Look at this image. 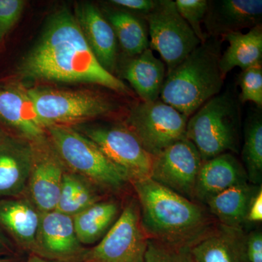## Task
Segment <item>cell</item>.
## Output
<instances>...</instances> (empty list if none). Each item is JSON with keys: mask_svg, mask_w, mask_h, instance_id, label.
Masks as SVG:
<instances>
[{"mask_svg": "<svg viewBox=\"0 0 262 262\" xmlns=\"http://www.w3.org/2000/svg\"><path fill=\"white\" fill-rule=\"evenodd\" d=\"M143 262H194L189 250L173 247L155 239H148Z\"/></svg>", "mask_w": 262, "mask_h": 262, "instance_id": "cell-30", "label": "cell"}, {"mask_svg": "<svg viewBox=\"0 0 262 262\" xmlns=\"http://www.w3.org/2000/svg\"><path fill=\"white\" fill-rule=\"evenodd\" d=\"M32 160V142L3 139L0 142V198L18 196L27 191Z\"/></svg>", "mask_w": 262, "mask_h": 262, "instance_id": "cell-18", "label": "cell"}, {"mask_svg": "<svg viewBox=\"0 0 262 262\" xmlns=\"http://www.w3.org/2000/svg\"><path fill=\"white\" fill-rule=\"evenodd\" d=\"M101 192L98 187L78 174L65 171L56 210L73 217L102 201Z\"/></svg>", "mask_w": 262, "mask_h": 262, "instance_id": "cell-26", "label": "cell"}, {"mask_svg": "<svg viewBox=\"0 0 262 262\" xmlns=\"http://www.w3.org/2000/svg\"><path fill=\"white\" fill-rule=\"evenodd\" d=\"M241 156L248 182L253 185H261L262 115L259 108L250 114L245 122Z\"/></svg>", "mask_w": 262, "mask_h": 262, "instance_id": "cell-27", "label": "cell"}, {"mask_svg": "<svg viewBox=\"0 0 262 262\" xmlns=\"http://www.w3.org/2000/svg\"><path fill=\"white\" fill-rule=\"evenodd\" d=\"M2 141H3V138H2L1 134H0V142H1Z\"/></svg>", "mask_w": 262, "mask_h": 262, "instance_id": "cell-38", "label": "cell"}, {"mask_svg": "<svg viewBox=\"0 0 262 262\" xmlns=\"http://www.w3.org/2000/svg\"><path fill=\"white\" fill-rule=\"evenodd\" d=\"M103 15L113 27L125 56H137L149 48L147 24L144 18L120 9L110 10Z\"/></svg>", "mask_w": 262, "mask_h": 262, "instance_id": "cell-25", "label": "cell"}, {"mask_svg": "<svg viewBox=\"0 0 262 262\" xmlns=\"http://www.w3.org/2000/svg\"><path fill=\"white\" fill-rule=\"evenodd\" d=\"M203 163L195 146L187 139L169 146L153 157L150 179L191 201H194L196 177Z\"/></svg>", "mask_w": 262, "mask_h": 262, "instance_id": "cell-11", "label": "cell"}, {"mask_svg": "<svg viewBox=\"0 0 262 262\" xmlns=\"http://www.w3.org/2000/svg\"><path fill=\"white\" fill-rule=\"evenodd\" d=\"M75 17L100 64L115 75L118 64V42L102 12L91 3H81L76 8Z\"/></svg>", "mask_w": 262, "mask_h": 262, "instance_id": "cell-16", "label": "cell"}, {"mask_svg": "<svg viewBox=\"0 0 262 262\" xmlns=\"http://www.w3.org/2000/svg\"><path fill=\"white\" fill-rule=\"evenodd\" d=\"M33 160L28 191L29 200L40 213L56 210L62 179L66 171L53 146L45 143V138L32 142Z\"/></svg>", "mask_w": 262, "mask_h": 262, "instance_id": "cell-12", "label": "cell"}, {"mask_svg": "<svg viewBox=\"0 0 262 262\" xmlns=\"http://www.w3.org/2000/svg\"><path fill=\"white\" fill-rule=\"evenodd\" d=\"M122 208L115 200H102L74 215L77 238L82 246L101 241L114 225Z\"/></svg>", "mask_w": 262, "mask_h": 262, "instance_id": "cell-24", "label": "cell"}, {"mask_svg": "<svg viewBox=\"0 0 262 262\" xmlns=\"http://www.w3.org/2000/svg\"><path fill=\"white\" fill-rule=\"evenodd\" d=\"M189 117L158 99L138 102L127 112L123 124L144 149L155 156L177 141L187 139Z\"/></svg>", "mask_w": 262, "mask_h": 262, "instance_id": "cell-7", "label": "cell"}, {"mask_svg": "<svg viewBox=\"0 0 262 262\" xmlns=\"http://www.w3.org/2000/svg\"><path fill=\"white\" fill-rule=\"evenodd\" d=\"M241 112L230 90L213 96L189 117L186 138L203 161L224 153H238Z\"/></svg>", "mask_w": 262, "mask_h": 262, "instance_id": "cell-4", "label": "cell"}, {"mask_svg": "<svg viewBox=\"0 0 262 262\" xmlns=\"http://www.w3.org/2000/svg\"><path fill=\"white\" fill-rule=\"evenodd\" d=\"M27 262H82L81 261H61V260L49 259L32 253Z\"/></svg>", "mask_w": 262, "mask_h": 262, "instance_id": "cell-35", "label": "cell"}, {"mask_svg": "<svg viewBox=\"0 0 262 262\" xmlns=\"http://www.w3.org/2000/svg\"><path fill=\"white\" fill-rule=\"evenodd\" d=\"M24 5L22 0H0V42L18 22Z\"/></svg>", "mask_w": 262, "mask_h": 262, "instance_id": "cell-31", "label": "cell"}, {"mask_svg": "<svg viewBox=\"0 0 262 262\" xmlns=\"http://www.w3.org/2000/svg\"><path fill=\"white\" fill-rule=\"evenodd\" d=\"M246 251L248 262H262V232L256 229L247 233Z\"/></svg>", "mask_w": 262, "mask_h": 262, "instance_id": "cell-33", "label": "cell"}, {"mask_svg": "<svg viewBox=\"0 0 262 262\" xmlns=\"http://www.w3.org/2000/svg\"><path fill=\"white\" fill-rule=\"evenodd\" d=\"M0 262H15L13 259H8V258H3L0 259Z\"/></svg>", "mask_w": 262, "mask_h": 262, "instance_id": "cell-37", "label": "cell"}, {"mask_svg": "<svg viewBox=\"0 0 262 262\" xmlns=\"http://www.w3.org/2000/svg\"><path fill=\"white\" fill-rule=\"evenodd\" d=\"M246 239L242 227L216 222L189 253L194 262H248Z\"/></svg>", "mask_w": 262, "mask_h": 262, "instance_id": "cell-15", "label": "cell"}, {"mask_svg": "<svg viewBox=\"0 0 262 262\" xmlns=\"http://www.w3.org/2000/svg\"><path fill=\"white\" fill-rule=\"evenodd\" d=\"M46 130L52 146L63 165L92 183L101 192H120L130 184L125 171L74 127L52 126Z\"/></svg>", "mask_w": 262, "mask_h": 262, "instance_id": "cell-5", "label": "cell"}, {"mask_svg": "<svg viewBox=\"0 0 262 262\" xmlns=\"http://www.w3.org/2000/svg\"><path fill=\"white\" fill-rule=\"evenodd\" d=\"M39 122L47 129L70 126L114 115L120 108L107 95L94 91L51 89L27 90Z\"/></svg>", "mask_w": 262, "mask_h": 262, "instance_id": "cell-6", "label": "cell"}, {"mask_svg": "<svg viewBox=\"0 0 262 262\" xmlns=\"http://www.w3.org/2000/svg\"><path fill=\"white\" fill-rule=\"evenodd\" d=\"M148 239L141 225L139 202L130 198L104 237L86 250L82 262H143Z\"/></svg>", "mask_w": 262, "mask_h": 262, "instance_id": "cell-9", "label": "cell"}, {"mask_svg": "<svg viewBox=\"0 0 262 262\" xmlns=\"http://www.w3.org/2000/svg\"><path fill=\"white\" fill-rule=\"evenodd\" d=\"M222 39L229 43L220 60V70L225 78L235 67L243 71L262 66V25L250 29L246 34L239 32L226 34Z\"/></svg>", "mask_w": 262, "mask_h": 262, "instance_id": "cell-23", "label": "cell"}, {"mask_svg": "<svg viewBox=\"0 0 262 262\" xmlns=\"http://www.w3.org/2000/svg\"><path fill=\"white\" fill-rule=\"evenodd\" d=\"M208 37L222 38L262 25L261 0H208L203 21Z\"/></svg>", "mask_w": 262, "mask_h": 262, "instance_id": "cell-14", "label": "cell"}, {"mask_svg": "<svg viewBox=\"0 0 262 262\" xmlns=\"http://www.w3.org/2000/svg\"><path fill=\"white\" fill-rule=\"evenodd\" d=\"M10 251L9 245L5 236L0 232V254Z\"/></svg>", "mask_w": 262, "mask_h": 262, "instance_id": "cell-36", "label": "cell"}, {"mask_svg": "<svg viewBox=\"0 0 262 262\" xmlns=\"http://www.w3.org/2000/svg\"><path fill=\"white\" fill-rule=\"evenodd\" d=\"M248 182L244 165L232 153H224L203 161L198 173L194 198L204 205L226 189Z\"/></svg>", "mask_w": 262, "mask_h": 262, "instance_id": "cell-17", "label": "cell"}, {"mask_svg": "<svg viewBox=\"0 0 262 262\" xmlns=\"http://www.w3.org/2000/svg\"><path fill=\"white\" fill-rule=\"evenodd\" d=\"M175 5L181 16L184 19L201 43L208 39L203 31V24L208 10V0H176Z\"/></svg>", "mask_w": 262, "mask_h": 262, "instance_id": "cell-29", "label": "cell"}, {"mask_svg": "<svg viewBox=\"0 0 262 262\" xmlns=\"http://www.w3.org/2000/svg\"><path fill=\"white\" fill-rule=\"evenodd\" d=\"M262 221V186H260L257 192L253 196L250 203L247 215H246V225L258 224Z\"/></svg>", "mask_w": 262, "mask_h": 262, "instance_id": "cell-34", "label": "cell"}, {"mask_svg": "<svg viewBox=\"0 0 262 262\" xmlns=\"http://www.w3.org/2000/svg\"><path fill=\"white\" fill-rule=\"evenodd\" d=\"M260 186L249 182L234 186L210 198L205 206L219 223L244 228L250 203Z\"/></svg>", "mask_w": 262, "mask_h": 262, "instance_id": "cell-22", "label": "cell"}, {"mask_svg": "<svg viewBox=\"0 0 262 262\" xmlns=\"http://www.w3.org/2000/svg\"><path fill=\"white\" fill-rule=\"evenodd\" d=\"M222 38L208 37L165 76L160 99L188 117L220 94L225 77L220 68Z\"/></svg>", "mask_w": 262, "mask_h": 262, "instance_id": "cell-3", "label": "cell"}, {"mask_svg": "<svg viewBox=\"0 0 262 262\" xmlns=\"http://www.w3.org/2000/svg\"><path fill=\"white\" fill-rule=\"evenodd\" d=\"M237 84L241 88L238 96L239 103L251 101L261 110L262 66L250 67L237 75Z\"/></svg>", "mask_w": 262, "mask_h": 262, "instance_id": "cell-28", "label": "cell"}, {"mask_svg": "<svg viewBox=\"0 0 262 262\" xmlns=\"http://www.w3.org/2000/svg\"><path fill=\"white\" fill-rule=\"evenodd\" d=\"M19 73L29 80L93 83L117 94H132L121 79L100 64L75 15L66 8L52 15L42 36L22 60Z\"/></svg>", "mask_w": 262, "mask_h": 262, "instance_id": "cell-1", "label": "cell"}, {"mask_svg": "<svg viewBox=\"0 0 262 262\" xmlns=\"http://www.w3.org/2000/svg\"><path fill=\"white\" fill-rule=\"evenodd\" d=\"M144 20L147 24L149 48L159 53L166 74L201 44L179 14L173 0H157L156 6Z\"/></svg>", "mask_w": 262, "mask_h": 262, "instance_id": "cell-8", "label": "cell"}, {"mask_svg": "<svg viewBox=\"0 0 262 262\" xmlns=\"http://www.w3.org/2000/svg\"><path fill=\"white\" fill-rule=\"evenodd\" d=\"M148 238L189 250L216 223L206 206L150 178L130 183Z\"/></svg>", "mask_w": 262, "mask_h": 262, "instance_id": "cell-2", "label": "cell"}, {"mask_svg": "<svg viewBox=\"0 0 262 262\" xmlns=\"http://www.w3.org/2000/svg\"><path fill=\"white\" fill-rule=\"evenodd\" d=\"M108 3L117 9L125 10L144 19L156 6L157 0H111Z\"/></svg>", "mask_w": 262, "mask_h": 262, "instance_id": "cell-32", "label": "cell"}, {"mask_svg": "<svg viewBox=\"0 0 262 262\" xmlns=\"http://www.w3.org/2000/svg\"><path fill=\"white\" fill-rule=\"evenodd\" d=\"M41 213L29 199L0 201V225L19 246L34 253Z\"/></svg>", "mask_w": 262, "mask_h": 262, "instance_id": "cell-21", "label": "cell"}, {"mask_svg": "<svg viewBox=\"0 0 262 262\" xmlns=\"http://www.w3.org/2000/svg\"><path fill=\"white\" fill-rule=\"evenodd\" d=\"M78 130L126 173L130 183L150 178L153 156L123 123L80 127Z\"/></svg>", "mask_w": 262, "mask_h": 262, "instance_id": "cell-10", "label": "cell"}, {"mask_svg": "<svg viewBox=\"0 0 262 262\" xmlns=\"http://www.w3.org/2000/svg\"><path fill=\"white\" fill-rule=\"evenodd\" d=\"M85 251L76 234L73 217L56 210L41 213L33 253L49 259L82 261Z\"/></svg>", "mask_w": 262, "mask_h": 262, "instance_id": "cell-13", "label": "cell"}, {"mask_svg": "<svg viewBox=\"0 0 262 262\" xmlns=\"http://www.w3.org/2000/svg\"><path fill=\"white\" fill-rule=\"evenodd\" d=\"M166 72L163 61L148 48L137 56H126L121 76L130 83L141 101L153 102L160 98Z\"/></svg>", "mask_w": 262, "mask_h": 262, "instance_id": "cell-20", "label": "cell"}, {"mask_svg": "<svg viewBox=\"0 0 262 262\" xmlns=\"http://www.w3.org/2000/svg\"><path fill=\"white\" fill-rule=\"evenodd\" d=\"M0 122L30 142L45 138L46 129L39 122L27 90L0 87Z\"/></svg>", "mask_w": 262, "mask_h": 262, "instance_id": "cell-19", "label": "cell"}]
</instances>
